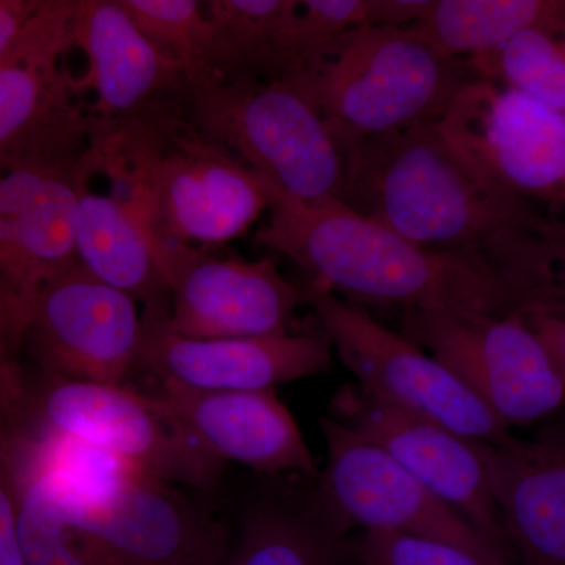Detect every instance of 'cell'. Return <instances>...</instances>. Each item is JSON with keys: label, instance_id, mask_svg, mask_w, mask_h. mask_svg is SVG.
I'll list each match as a JSON object with an SVG mask.
<instances>
[{"label": "cell", "instance_id": "1", "mask_svg": "<svg viewBox=\"0 0 565 565\" xmlns=\"http://www.w3.org/2000/svg\"><path fill=\"white\" fill-rule=\"evenodd\" d=\"M344 206L419 247L564 282L563 222L487 184L437 121L360 145L345 169Z\"/></svg>", "mask_w": 565, "mask_h": 565}, {"label": "cell", "instance_id": "2", "mask_svg": "<svg viewBox=\"0 0 565 565\" xmlns=\"http://www.w3.org/2000/svg\"><path fill=\"white\" fill-rule=\"evenodd\" d=\"M259 181L270 218L256 232V243L288 256L310 282L344 294L349 302L493 319L564 308V282L534 280L473 256L429 250L344 204L311 206Z\"/></svg>", "mask_w": 565, "mask_h": 565}, {"label": "cell", "instance_id": "3", "mask_svg": "<svg viewBox=\"0 0 565 565\" xmlns=\"http://www.w3.org/2000/svg\"><path fill=\"white\" fill-rule=\"evenodd\" d=\"M92 129V163L163 243L243 236L267 211L262 181L188 117L178 98Z\"/></svg>", "mask_w": 565, "mask_h": 565}, {"label": "cell", "instance_id": "4", "mask_svg": "<svg viewBox=\"0 0 565 565\" xmlns=\"http://www.w3.org/2000/svg\"><path fill=\"white\" fill-rule=\"evenodd\" d=\"M32 486L85 565H221L232 544L172 484L114 460L79 471L50 463Z\"/></svg>", "mask_w": 565, "mask_h": 565}, {"label": "cell", "instance_id": "5", "mask_svg": "<svg viewBox=\"0 0 565 565\" xmlns=\"http://www.w3.org/2000/svg\"><path fill=\"white\" fill-rule=\"evenodd\" d=\"M471 73L407 28H363L329 57L281 82L326 122L345 161L364 141L437 121Z\"/></svg>", "mask_w": 565, "mask_h": 565}, {"label": "cell", "instance_id": "6", "mask_svg": "<svg viewBox=\"0 0 565 565\" xmlns=\"http://www.w3.org/2000/svg\"><path fill=\"white\" fill-rule=\"evenodd\" d=\"M182 109L256 177L300 203L344 204V152L310 103L281 82L185 79Z\"/></svg>", "mask_w": 565, "mask_h": 565}, {"label": "cell", "instance_id": "7", "mask_svg": "<svg viewBox=\"0 0 565 565\" xmlns=\"http://www.w3.org/2000/svg\"><path fill=\"white\" fill-rule=\"evenodd\" d=\"M29 418L41 435L62 438L169 484L210 490L225 463L159 415L145 394L125 386L44 374L29 385Z\"/></svg>", "mask_w": 565, "mask_h": 565}, {"label": "cell", "instance_id": "8", "mask_svg": "<svg viewBox=\"0 0 565 565\" xmlns=\"http://www.w3.org/2000/svg\"><path fill=\"white\" fill-rule=\"evenodd\" d=\"M303 297L362 392L470 440L497 445L512 437L511 429L448 367L404 334L313 282Z\"/></svg>", "mask_w": 565, "mask_h": 565}, {"label": "cell", "instance_id": "9", "mask_svg": "<svg viewBox=\"0 0 565 565\" xmlns=\"http://www.w3.org/2000/svg\"><path fill=\"white\" fill-rule=\"evenodd\" d=\"M92 158L57 163L0 156V341L24 345L41 291L76 267L77 193Z\"/></svg>", "mask_w": 565, "mask_h": 565}, {"label": "cell", "instance_id": "10", "mask_svg": "<svg viewBox=\"0 0 565 565\" xmlns=\"http://www.w3.org/2000/svg\"><path fill=\"white\" fill-rule=\"evenodd\" d=\"M487 184L552 212L565 200V114L471 76L437 120Z\"/></svg>", "mask_w": 565, "mask_h": 565}, {"label": "cell", "instance_id": "11", "mask_svg": "<svg viewBox=\"0 0 565 565\" xmlns=\"http://www.w3.org/2000/svg\"><path fill=\"white\" fill-rule=\"evenodd\" d=\"M326 468L315 490L319 504L345 533H399L433 539L467 550L494 565H511L467 519L445 504L384 449L322 416Z\"/></svg>", "mask_w": 565, "mask_h": 565}, {"label": "cell", "instance_id": "12", "mask_svg": "<svg viewBox=\"0 0 565 565\" xmlns=\"http://www.w3.org/2000/svg\"><path fill=\"white\" fill-rule=\"evenodd\" d=\"M481 318L407 310L404 337L427 348L505 426H525L559 408L565 375L553 366L523 315Z\"/></svg>", "mask_w": 565, "mask_h": 565}, {"label": "cell", "instance_id": "13", "mask_svg": "<svg viewBox=\"0 0 565 565\" xmlns=\"http://www.w3.org/2000/svg\"><path fill=\"white\" fill-rule=\"evenodd\" d=\"M74 0H41L0 57V156L79 163L92 148L90 118L66 66Z\"/></svg>", "mask_w": 565, "mask_h": 565}, {"label": "cell", "instance_id": "14", "mask_svg": "<svg viewBox=\"0 0 565 565\" xmlns=\"http://www.w3.org/2000/svg\"><path fill=\"white\" fill-rule=\"evenodd\" d=\"M154 241L169 288L167 329L191 340H239L288 333L303 289L273 259L221 258L203 247Z\"/></svg>", "mask_w": 565, "mask_h": 565}, {"label": "cell", "instance_id": "15", "mask_svg": "<svg viewBox=\"0 0 565 565\" xmlns=\"http://www.w3.org/2000/svg\"><path fill=\"white\" fill-rule=\"evenodd\" d=\"M143 322L131 297L77 264L41 291L24 344L44 374L121 386L139 360Z\"/></svg>", "mask_w": 565, "mask_h": 565}, {"label": "cell", "instance_id": "16", "mask_svg": "<svg viewBox=\"0 0 565 565\" xmlns=\"http://www.w3.org/2000/svg\"><path fill=\"white\" fill-rule=\"evenodd\" d=\"M332 407L334 422L384 449L435 497L511 556L478 440L381 403L356 385H345L334 394Z\"/></svg>", "mask_w": 565, "mask_h": 565}, {"label": "cell", "instance_id": "17", "mask_svg": "<svg viewBox=\"0 0 565 565\" xmlns=\"http://www.w3.org/2000/svg\"><path fill=\"white\" fill-rule=\"evenodd\" d=\"M167 318L141 316L139 360L163 384L204 392H266L321 374L332 363L327 334H277L239 340H191L167 329Z\"/></svg>", "mask_w": 565, "mask_h": 565}, {"label": "cell", "instance_id": "18", "mask_svg": "<svg viewBox=\"0 0 565 565\" xmlns=\"http://www.w3.org/2000/svg\"><path fill=\"white\" fill-rule=\"evenodd\" d=\"M147 399L225 465L236 462L269 476L321 473L299 424L274 390L204 392L162 382L161 392Z\"/></svg>", "mask_w": 565, "mask_h": 565}, {"label": "cell", "instance_id": "19", "mask_svg": "<svg viewBox=\"0 0 565 565\" xmlns=\"http://www.w3.org/2000/svg\"><path fill=\"white\" fill-rule=\"evenodd\" d=\"M71 43L84 52L88 71L77 92L95 93L90 128L126 120L178 98L184 73L141 35L118 0H74Z\"/></svg>", "mask_w": 565, "mask_h": 565}, {"label": "cell", "instance_id": "20", "mask_svg": "<svg viewBox=\"0 0 565 565\" xmlns=\"http://www.w3.org/2000/svg\"><path fill=\"white\" fill-rule=\"evenodd\" d=\"M479 451L509 552L515 548L523 565H565L563 435H512L503 444L479 441Z\"/></svg>", "mask_w": 565, "mask_h": 565}, {"label": "cell", "instance_id": "21", "mask_svg": "<svg viewBox=\"0 0 565 565\" xmlns=\"http://www.w3.org/2000/svg\"><path fill=\"white\" fill-rule=\"evenodd\" d=\"M92 174L82 178L77 193V263L96 280L143 305L141 315L167 318L169 288L150 230L118 196L90 191Z\"/></svg>", "mask_w": 565, "mask_h": 565}, {"label": "cell", "instance_id": "22", "mask_svg": "<svg viewBox=\"0 0 565 565\" xmlns=\"http://www.w3.org/2000/svg\"><path fill=\"white\" fill-rule=\"evenodd\" d=\"M210 70L222 81L285 82L296 63L297 0L203 2Z\"/></svg>", "mask_w": 565, "mask_h": 565}, {"label": "cell", "instance_id": "23", "mask_svg": "<svg viewBox=\"0 0 565 565\" xmlns=\"http://www.w3.org/2000/svg\"><path fill=\"white\" fill-rule=\"evenodd\" d=\"M345 534L315 492L273 494L248 509L221 565H345Z\"/></svg>", "mask_w": 565, "mask_h": 565}, {"label": "cell", "instance_id": "24", "mask_svg": "<svg viewBox=\"0 0 565 565\" xmlns=\"http://www.w3.org/2000/svg\"><path fill=\"white\" fill-rule=\"evenodd\" d=\"M563 0H433L422 21L407 28L446 58L492 51L530 28L563 33Z\"/></svg>", "mask_w": 565, "mask_h": 565}, {"label": "cell", "instance_id": "25", "mask_svg": "<svg viewBox=\"0 0 565 565\" xmlns=\"http://www.w3.org/2000/svg\"><path fill=\"white\" fill-rule=\"evenodd\" d=\"M463 63L471 76L498 82L565 114V46L559 33L525 29Z\"/></svg>", "mask_w": 565, "mask_h": 565}, {"label": "cell", "instance_id": "26", "mask_svg": "<svg viewBox=\"0 0 565 565\" xmlns=\"http://www.w3.org/2000/svg\"><path fill=\"white\" fill-rule=\"evenodd\" d=\"M152 47L184 73V81L211 74V29L196 0H118Z\"/></svg>", "mask_w": 565, "mask_h": 565}, {"label": "cell", "instance_id": "27", "mask_svg": "<svg viewBox=\"0 0 565 565\" xmlns=\"http://www.w3.org/2000/svg\"><path fill=\"white\" fill-rule=\"evenodd\" d=\"M363 28H374V0H303L299 2L296 63L289 79L299 76L303 71L313 68L332 54L345 35Z\"/></svg>", "mask_w": 565, "mask_h": 565}, {"label": "cell", "instance_id": "28", "mask_svg": "<svg viewBox=\"0 0 565 565\" xmlns=\"http://www.w3.org/2000/svg\"><path fill=\"white\" fill-rule=\"evenodd\" d=\"M35 433L24 408L0 396V565H25L18 539L20 475Z\"/></svg>", "mask_w": 565, "mask_h": 565}, {"label": "cell", "instance_id": "29", "mask_svg": "<svg viewBox=\"0 0 565 565\" xmlns=\"http://www.w3.org/2000/svg\"><path fill=\"white\" fill-rule=\"evenodd\" d=\"M352 552L360 565H494L459 546L399 533H363Z\"/></svg>", "mask_w": 565, "mask_h": 565}, {"label": "cell", "instance_id": "30", "mask_svg": "<svg viewBox=\"0 0 565 565\" xmlns=\"http://www.w3.org/2000/svg\"><path fill=\"white\" fill-rule=\"evenodd\" d=\"M527 329L548 355L553 366L565 375V322L564 308H533L523 315Z\"/></svg>", "mask_w": 565, "mask_h": 565}, {"label": "cell", "instance_id": "31", "mask_svg": "<svg viewBox=\"0 0 565 565\" xmlns=\"http://www.w3.org/2000/svg\"><path fill=\"white\" fill-rule=\"evenodd\" d=\"M433 0H374V28H411L426 17Z\"/></svg>", "mask_w": 565, "mask_h": 565}, {"label": "cell", "instance_id": "32", "mask_svg": "<svg viewBox=\"0 0 565 565\" xmlns=\"http://www.w3.org/2000/svg\"><path fill=\"white\" fill-rule=\"evenodd\" d=\"M41 0H0V57L22 31Z\"/></svg>", "mask_w": 565, "mask_h": 565}, {"label": "cell", "instance_id": "33", "mask_svg": "<svg viewBox=\"0 0 565 565\" xmlns=\"http://www.w3.org/2000/svg\"><path fill=\"white\" fill-rule=\"evenodd\" d=\"M41 565H85L84 561L77 555L76 550L70 544L68 534H66V541L62 545H58L51 556L47 557Z\"/></svg>", "mask_w": 565, "mask_h": 565}, {"label": "cell", "instance_id": "34", "mask_svg": "<svg viewBox=\"0 0 565 565\" xmlns=\"http://www.w3.org/2000/svg\"><path fill=\"white\" fill-rule=\"evenodd\" d=\"M0 352H6V353H10L9 351H7V348L6 345L2 344V341H0ZM11 355V353H10ZM14 356V355H13Z\"/></svg>", "mask_w": 565, "mask_h": 565}]
</instances>
